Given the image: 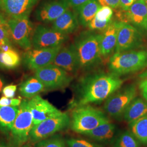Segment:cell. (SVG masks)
Instances as JSON below:
<instances>
[{
	"label": "cell",
	"mask_w": 147,
	"mask_h": 147,
	"mask_svg": "<svg viewBox=\"0 0 147 147\" xmlns=\"http://www.w3.org/2000/svg\"><path fill=\"white\" fill-rule=\"evenodd\" d=\"M21 147H32L30 146H28V145H24L23 146H22Z\"/></svg>",
	"instance_id": "ee69618b"
},
{
	"label": "cell",
	"mask_w": 147,
	"mask_h": 147,
	"mask_svg": "<svg viewBox=\"0 0 147 147\" xmlns=\"http://www.w3.org/2000/svg\"><path fill=\"white\" fill-rule=\"evenodd\" d=\"M21 58L16 50L11 49L7 51H0V68L12 70L18 68L21 63Z\"/></svg>",
	"instance_id": "484cf974"
},
{
	"label": "cell",
	"mask_w": 147,
	"mask_h": 147,
	"mask_svg": "<svg viewBox=\"0 0 147 147\" xmlns=\"http://www.w3.org/2000/svg\"><path fill=\"white\" fill-rule=\"evenodd\" d=\"M5 80L0 75V92H2V89H3L4 86H5Z\"/></svg>",
	"instance_id": "b9f144b4"
},
{
	"label": "cell",
	"mask_w": 147,
	"mask_h": 147,
	"mask_svg": "<svg viewBox=\"0 0 147 147\" xmlns=\"http://www.w3.org/2000/svg\"><path fill=\"white\" fill-rule=\"evenodd\" d=\"M70 8L67 0H53L44 3L36 11L39 21L44 23L53 22Z\"/></svg>",
	"instance_id": "9a60e30c"
},
{
	"label": "cell",
	"mask_w": 147,
	"mask_h": 147,
	"mask_svg": "<svg viewBox=\"0 0 147 147\" xmlns=\"http://www.w3.org/2000/svg\"><path fill=\"white\" fill-rule=\"evenodd\" d=\"M38 0H3L2 10L11 19L29 18Z\"/></svg>",
	"instance_id": "2e32d148"
},
{
	"label": "cell",
	"mask_w": 147,
	"mask_h": 147,
	"mask_svg": "<svg viewBox=\"0 0 147 147\" xmlns=\"http://www.w3.org/2000/svg\"><path fill=\"white\" fill-rule=\"evenodd\" d=\"M130 131L143 145L147 146V115L129 124Z\"/></svg>",
	"instance_id": "d4e9b609"
},
{
	"label": "cell",
	"mask_w": 147,
	"mask_h": 147,
	"mask_svg": "<svg viewBox=\"0 0 147 147\" xmlns=\"http://www.w3.org/2000/svg\"><path fill=\"white\" fill-rule=\"evenodd\" d=\"M119 21H112L101 34L100 47L103 58L109 57L116 50Z\"/></svg>",
	"instance_id": "ac0fdd59"
},
{
	"label": "cell",
	"mask_w": 147,
	"mask_h": 147,
	"mask_svg": "<svg viewBox=\"0 0 147 147\" xmlns=\"http://www.w3.org/2000/svg\"><path fill=\"white\" fill-rule=\"evenodd\" d=\"M123 84V80L119 76L111 73L87 74L77 84L76 95L70 107L101 102L121 88Z\"/></svg>",
	"instance_id": "6da1fadb"
},
{
	"label": "cell",
	"mask_w": 147,
	"mask_h": 147,
	"mask_svg": "<svg viewBox=\"0 0 147 147\" xmlns=\"http://www.w3.org/2000/svg\"><path fill=\"white\" fill-rule=\"evenodd\" d=\"M118 134L117 127L110 121L97 126L84 135L96 142L104 144H112Z\"/></svg>",
	"instance_id": "d6986e66"
},
{
	"label": "cell",
	"mask_w": 147,
	"mask_h": 147,
	"mask_svg": "<svg viewBox=\"0 0 147 147\" xmlns=\"http://www.w3.org/2000/svg\"><path fill=\"white\" fill-rule=\"evenodd\" d=\"M70 125L76 133L84 135L101 124L110 121L101 111L90 105H82L73 108Z\"/></svg>",
	"instance_id": "277c9868"
},
{
	"label": "cell",
	"mask_w": 147,
	"mask_h": 147,
	"mask_svg": "<svg viewBox=\"0 0 147 147\" xmlns=\"http://www.w3.org/2000/svg\"><path fill=\"white\" fill-rule=\"evenodd\" d=\"M11 35L8 27H0V47L8 43H11Z\"/></svg>",
	"instance_id": "836d02e7"
},
{
	"label": "cell",
	"mask_w": 147,
	"mask_h": 147,
	"mask_svg": "<svg viewBox=\"0 0 147 147\" xmlns=\"http://www.w3.org/2000/svg\"><path fill=\"white\" fill-rule=\"evenodd\" d=\"M35 147H68L66 141L60 135H55L36 143Z\"/></svg>",
	"instance_id": "83f0119b"
},
{
	"label": "cell",
	"mask_w": 147,
	"mask_h": 147,
	"mask_svg": "<svg viewBox=\"0 0 147 147\" xmlns=\"http://www.w3.org/2000/svg\"><path fill=\"white\" fill-rule=\"evenodd\" d=\"M108 69L118 76L141 71L147 67V50H133L114 53L109 60Z\"/></svg>",
	"instance_id": "3957f363"
},
{
	"label": "cell",
	"mask_w": 147,
	"mask_h": 147,
	"mask_svg": "<svg viewBox=\"0 0 147 147\" xmlns=\"http://www.w3.org/2000/svg\"><path fill=\"white\" fill-rule=\"evenodd\" d=\"M70 118L67 113H62L53 116L34 125L30 134L29 140L37 143L55 135L70 125Z\"/></svg>",
	"instance_id": "52a82bcc"
},
{
	"label": "cell",
	"mask_w": 147,
	"mask_h": 147,
	"mask_svg": "<svg viewBox=\"0 0 147 147\" xmlns=\"http://www.w3.org/2000/svg\"><path fill=\"white\" fill-rule=\"evenodd\" d=\"M0 27H8V22L6 20L5 16H3L2 14L0 13Z\"/></svg>",
	"instance_id": "ab89813d"
},
{
	"label": "cell",
	"mask_w": 147,
	"mask_h": 147,
	"mask_svg": "<svg viewBox=\"0 0 147 147\" xmlns=\"http://www.w3.org/2000/svg\"><path fill=\"white\" fill-rule=\"evenodd\" d=\"M21 101L19 98H8L3 96L0 98V106H19Z\"/></svg>",
	"instance_id": "d6a6232c"
},
{
	"label": "cell",
	"mask_w": 147,
	"mask_h": 147,
	"mask_svg": "<svg viewBox=\"0 0 147 147\" xmlns=\"http://www.w3.org/2000/svg\"><path fill=\"white\" fill-rule=\"evenodd\" d=\"M137 90L136 85L128 84L118 89L105 100L104 110L111 117L119 119L127 107L136 98Z\"/></svg>",
	"instance_id": "8992f818"
},
{
	"label": "cell",
	"mask_w": 147,
	"mask_h": 147,
	"mask_svg": "<svg viewBox=\"0 0 147 147\" xmlns=\"http://www.w3.org/2000/svg\"><path fill=\"white\" fill-rule=\"evenodd\" d=\"M68 147H102L98 144L81 138H70L66 140Z\"/></svg>",
	"instance_id": "f546056e"
},
{
	"label": "cell",
	"mask_w": 147,
	"mask_h": 147,
	"mask_svg": "<svg viewBox=\"0 0 147 147\" xmlns=\"http://www.w3.org/2000/svg\"><path fill=\"white\" fill-rule=\"evenodd\" d=\"M101 7L97 0H89L76 11L79 23L83 26L87 27L95 17Z\"/></svg>",
	"instance_id": "cb8c5ba5"
},
{
	"label": "cell",
	"mask_w": 147,
	"mask_h": 147,
	"mask_svg": "<svg viewBox=\"0 0 147 147\" xmlns=\"http://www.w3.org/2000/svg\"><path fill=\"white\" fill-rule=\"evenodd\" d=\"M144 1L145 3H146V7H147V0H144Z\"/></svg>",
	"instance_id": "f6af8a7d"
},
{
	"label": "cell",
	"mask_w": 147,
	"mask_h": 147,
	"mask_svg": "<svg viewBox=\"0 0 147 147\" xmlns=\"http://www.w3.org/2000/svg\"><path fill=\"white\" fill-rule=\"evenodd\" d=\"M19 112V106H0V131L9 135Z\"/></svg>",
	"instance_id": "7402d4cb"
},
{
	"label": "cell",
	"mask_w": 147,
	"mask_h": 147,
	"mask_svg": "<svg viewBox=\"0 0 147 147\" xmlns=\"http://www.w3.org/2000/svg\"><path fill=\"white\" fill-rule=\"evenodd\" d=\"M89 1V0H67L70 7L72 8L75 11Z\"/></svg>",
	"instance_id": "8d00e7d4"
},
{
	"label": "cell",
	"mask_w": 147,
	"mask_h": 147,
	"mask_svg": "<svg viewBox=\"0 0 147 147\" xmlns=\"http://www.w3.org/2000/svg\"><path fill=\"white\" fill-rule=\"evenodd\" d=\"M28 104L33 116V126L62 113V111L39 95L29 100Z\"/></svg>",
	"instance_id": "5bb4252c"
},
{
	"label": "cell",
	"mask_w": 147,
	"mask_h": 147,
	"mask_svg": "<svg viewBox=\"0 0 147 147\" xmlns=\"http://www.w3.org/2000/svg\"><path fill=\"white\" fill-rule=\"evenodd\" d=\"M79 24L76 12L69 9L53 22L52 28L57 31L69 36L78 30Z\"/></svg>",
	"instance_id": "ffe728a7"
},
{
	"label": "cell",
	"mask_w": 147,
	"mask_h": 147,
	"mask_svg": "<svg viewBox=\"0 0 147 147\" xmlns=\"http://www.w3.org/2000/svg\"><path fill=\"white\" fill-rule=\"evenodd\" d=\"M2 2L3 0H0V11L2 10Z\"/></svg>",
	"instance_id": "7bdbcfd3"
},
{
	"label": "cell",
	"mask_w": 147,
	"mask_h": 147,
	"mask_svg": "<svg viewBox=\"0 0 147 147\" xmlns=\"http://www.w3.org/2000/svg\"><path fill=\"white\" fill-rule=\"evenodd\" d=\"M33 126V120L28 101L22 100L19 112L9 135V142L16 147H21L29 140Z\"/></svg>",
	"instance_id": "5b68a950"
},
{
	"label": "cell",
	"mask_w": 147,
	"mask_h": 147,
	"mask_svg": "<svg viewBox=\"0 0 147 147\" xmlns=\"http://www.w3.org/2000/svg\"><path fill=\"white\" fill-rule=\"evenodd\" d=\"M137 0H119V8L121 10L127 11Z\"/></svg>",
	"instance_id": "74e56055"
},
{
	"label": "cell",
	"mask_w": 147,
	"mask_h": 147,
	"mask_svg": "<svg viewBox=\"0 0 147 147\" xmlns=\"http://www.w3.org/2000/svg\"><path fill=\"white\" fill-rule=\"evenodd\" d=\"M144 36L131 24L119 21L115 53H121L142 47Z\"/></svg>",
	"instance_id": "9c48e42d"
},
{
	"label": "cell",
	"mask_w": 147,
	"mask_h": 147,
	"mask_svg": "<svg viewBox=\"0 0 147 147\" xmlns=\"http://www.w3.org/2000/svg\"><path fill=\"white\" fill-rule=\"evenodd\" d=\"M101 6H109L112 9L119 7V0H97Z\"/></svg>",
	"instance_id": "d590c367"
},
{
	"label": "cell",
	"mask_w": 147,
	"mask_h": 147,
	"mask_svg": "<svg viewBox=\"0 0 147 147\" xmlns=\"http://www.w3.org/2000/svg\"><path fill=\"white\" fill-rule=\"evenodd\" d=\"M113 21V20H112ZM112 21H101L97 20L96 18H94L92 20L89 22L88 25L87 26L88 28L92 31H102L104 30L105 28L108 26Z\"/></svg>",
	"instance_id": "1f68e13d"
},
{
	"label": "cell",
	"mask_w": 147,
	"mask_h": 147,
	"mask_svg": "<svg viewBox=\"0 0 147 147\" xmlns=\"http://www.w3.org/2000/svg\"><path fill=\"white\" fill-rule=\"evenodd\" d=\"M113 14L112 8L109 6H101L94 18L99 21L110 22L112 21Z\"/></svg>",
	"instance_id": "f1b7e54d"
},
{
	"label": "cell",
	"mask_w": 147,
	"mask_h": 147,
	"mask_svg": "<svg viewBox=\"0 0 147 147\" xmlns=\"http://www.w3.org/2000/svg\"><path fill=\"white\" fill-rule=\"evenodd\" d=\"M13 49L12 47V43H8V44H5L4 45H2L0 47V51H7L8 50H10Z\"/></svg>",
	"instance_id": "f35d334b"
},
{
	"label": "cell",
	"mask_w": 147,
	"mask_h": 147,
	"mask_svg": "<svg viewBox=\"0 0 147 147\" xmlns=\"http://www.w3.org/2000/svg\"><path fill=\"white\" fill-rule=\"evenodd\" d=\"M7 22L11 39L13 42L26 51L32 49L34 29L29 18H10Z\"/></svg>",
	"instance_id": "30bf717a"
},
{
	"label": "cell",
	"mask_w": 147,
	"mask_h": 147,
	"mask_svg": "<svg viewBox=\"0 0 147 147\" xmlns=\"http://www.w3.org/2000/svg\"><path fill=\"white\" fill-rule=\"evenodd\" d=\"M118 21L131 24L144 36L147 35V8L144 0H137L127 11H118Z\"/></svg>",
	"instance_id": "7c38bea8"
},
{
	"label": "cell",
	"mask_w": 147,
	"mask_h": 147,
	"mask_svg": "<svg viewBox=\"0 0 147 147\" xmlns=\"http://www.w3.org/2000/svg\"><path fill=\"white\" fill-rule=\"evenodd\" d=\"M35 76L42 82L46 90L64 89L73 79L70 74L53 64L36 70Z\"/></svg>",
	"instance_id": "ba28073f"
},
{
	"label": "cell",
	"mask_w": 147,
	"mask_h": 147,
	"mask_svg": "<svg viewBox=\"0 0 147 147\" xmlns=\"http://www.w3.org/2000/svg\"><path fill=\"white\" fill-rule=\"evenodd\" d=\"M146 115L147 101L141 98H136L127 107L123 113V118L129 124Z\"/></svg>",
	"instance_id": "44dd1931"
},
{
	"label": "cell",
	"mask_w": 147,
	"mask_h": 147,
	"mask_svg": "<svg viewBox=\"0 0 147 147\" xmlns=\"http://www.w3.org/2000/svg\"><path fill=\"white\" fill-rule=\"evenodd\" d=\"M140 144L130 130H125L118 134L112 143V147H141Z\"/></svg>",
	"instance_id": "4316f807"
},
{
	"label": "cell",
	"mask_w": 147,
	"mask_h": 147,
	"mask_svg": "<svg viewBox=\"0 0 147 147\" xmlns=\"http://www.w3.org/2000/svg\"><path fill=\"white\" fill-rule=\"evenodd\" d=\"M53 64L63 69L71 75L80 70L79 61L73 45L62 47L53 62Z\"/></svg>",
	"instance_id": "e0dca14e"
},
{
	"label": "cell",
	"mask_w": 147,
	"mask_h": 147,
	"mask_svg": "<svg viewBox=\"0 0 147 147\" xmlns=\"http://www.w3.org/2000/svg\"><path fill=\"white\" fill-rule=\"evenodd\" d=\"M101 34L82 32L73 44L79 61L80 69L92 70L102 61L100 41Z\"/></svg>",
	"instance_id": "7a4b0ae2"
},
{
	"label": "cell",
	"mask_w": 147,
	"mask_h": 147,
	"mask_svg": "<svg viewBox=\"0 0 147 147\" xmlns=\"http://www.w3.org/2000/svg\"><path fill=\"white\" fill-rule=\"evenodd\" d=\"M62 46L42 49H31L23 55V63L27 68L36 70L53 64Z\"/></svg>",
	"instance_id": "4fadbf2b"
},
{
	"label": "cell",
	"mask_w": 147,
	"mask_h": 147,
	"mask_svg": "<svg viewBox=\"0 0 147 147\" xmlns=\"http://www.w3.org/2000/svg\"><path fill=\"white\" fill-rule=\"evenodd\" d=\"M0 147H16L12 144L10 142H7L3 141L0 140Z\"/></svg>",
	"instance_id": "60d3db41"
},
{
	"label": "cell",
	"mask_w": 147,
	"mask_h": 147,
	"mask_svg": "<svg viewBox=\"0 0 147 147\" xmlns=\"http://www.w3.org/2000/svg\"><path fill=\"white\" fill-rule=\"evenodd\" d=\"M138 87L143 99L147 102V69L139 75Z\"/></svg>",
	"instance_id": "4dcf8cb0"
},
{
	"label": "cell",
	"mask_w": 147,
	"mask_h": 147,
	"mask_svg": "<svg viewBox=\"0 0 147 147\" xmlns=\"http://www.w3.org/2000/svg\"><path fill=\"white\" fill-rule=\"evenodd\" d=\"M45 90L44 85L35 76L25 80L19 88L20 94L26 99H31Z\"/></svg>",
	"instance_id": "603a6c76"
},
{
	"label": "cell",
	"mask_w": 147,
	"mask_h": 147,
	"mask_svg": "<svg viewBox=\"0 0 147 147\" xmlns=\"http://www.w3.org/2000/svg\"><path fill=\"white\" fill-rule=\"evenodd\" d=\"M68 39V35L60 33L53 28L38 25L34 29L33 33L32 47L42 49L60 47Z\"/></svg>",
	"instance_id": "8fae6325"
},
{
	"label": "cell",
	"mask_w": 147,
	"mask_h": 147,
	"mask_svg": "<svg viewBox=\"0 0 147 147\" xmlns=\"http://www.w3.org/2000/svg\"><path fill=\"white\" fill-rule=\"evenodd\" d=\"M17 90V86L15 84H9L3 87L2 90V94L8 98H14Z\"/></svg>",
	"instance_id": "e575fe53"
}]
</instances>
